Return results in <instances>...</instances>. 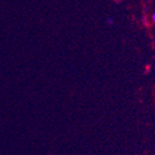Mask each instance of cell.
<instances>
[{
    "label": "cell",
    "instance_id": "cell-3",
    "mask_svg": "<svg viewBox=\"0 0 155 155\" xmlns=\"http://www.w3.org/2000/svg\"><path fill=\"white\" fill-rule=\"evenodd\" d=\"M150 68H151L150 65H147V66H145V73H149V71H150Z\"/></svg>",
    "mask_w": 155,
    "mask_h": 155
},
{
    "label": "cell",
    "instance_id": "cell-1",
    "mask_svg": "<svg viewBox=\"0 0 155 155\" xmlns=\"http://www.w3.org/2000/svg\"><path fill=\"white\" fill-rule=\"evenodd\" d=\"M142 20H143V25H144V26H149V18H147V16H143V18H142Z\"/></svg>",
    "mask_w": 155,
    "mask_h": 155
},
{
    "label": "cell",
    "instance_id": "cell-4",
    "mask_svg": "<svg viewBox=\"0 0 155 155\" xmlns=\"http://www.w3.org/2000/svg\"><path fill=\"white\" fill-rule=\"evenodd\" d=\"M114 21H113V18H109V21H107V24H113Z\"/></svg>",
    "mask_w": 155,
    "mask_h": 155
},
{
    "label": "cell",
    "instance_id": "cell-2",
    "mask_svg": "<svg viewBox=\"0 0 155 155\" xmlns=\"http://www.w3.org/2000/svg\"><path fill=\"white\" fill-rule=\"evenodd\" d=\"M151 22H152L153 24H155V13H153L152 16H151Z\"/></svg>",
    "mask_w": 155,
    "mask_h": 155
}]
</instances>
